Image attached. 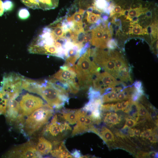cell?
I'll return each instance as SVG.
<instances>
[{
    "mask_svg": "<svg viewBox=\"0 0 158 158\" xmlns=\"http://www.w3.org/2000/svg\"><path fill=\"white\" fill-rule=\"evenodd\" d=\"M86 52L79 59L75 69L80 89H86L92 86L95 76L99 73L101 68L93 60Z\"/></svg>",
    "mask_w": 158,
    "mask_h": 158,
    "instance_id": "2",
    "label": "cell"
},
{
    "mask_svg": "<svg viewBox=\"0 0 158 158\" xmlns=\"http://www.w3.org/2000/svg\"><path fill=\"white\" fill-rule=\"evenodd\" d=\"M97 135L108 145L109 143L115 140V137L112 132L104 126L99 130V133Z\"/></svg>",
    "mask_w": 158,
    "mask_h": 158,
    "instance_id": "19",
    "label": "cell"
},
{
    "mask_svg": "<svg viewBox=\"0 0 158 158\" xmlns=\"http://www.w3.org/2000/svg\"><path fill=\"white\" fill-rule=\"evenodd\" d=\"M76 123L72 130V136L90 132V129L94 124L89 115L82 109H79Z\"/></svg>",
    "mask_w": 158,
    "mask_h": 158,
    "instance_id": "10",
    "label": "cell"
},
{
    "mask_svg": "<svg viewBox=\"0 0 158 158\" xmlns=\"http://www.w3.org/2000/svg\"><path fill=\"white\" fill-rule=\"evenodd\" d=\"M133 85L137 90L143 89L142 82L140 80H136L133 83Z\"/></svg>",
    "mask_w": 158,
    "mask_h": 158,
    "instance_id": "36",
    "label": "cell"
},
{
    "mask_svg": "<svg viewBox=\"0 0 158 158\" xmlns=\"http://www.w3.org/2000/svg\"><path fill=\"white\" fill-rule=\"evenodd\" d=\"M101 114L102 117H103L104 122L108 124H116L120 121V119L117 114L111 112H104Z\"/></svg>",
    "mask_w": 158,
    "mask_h": 158,
    "instance_id": "20",
    "label": "cell"
},
{
    "mask_svg": "<svg viewBox=\"0 0 158 158\" xmlns=\"http://www.w3.org/2000/svg\"><path fill=\"white\" fill-rule=\"evenodd\" d=\"M8 99L0 90V115L5 114Z\"/></svg>",
    "mask_w": 158,
    "mask_h": 158,
    "instance_id": "23",
    "label": "cell"
},
{
    "mask_svg": "<svg viewBox=\"0 0 158 158\" xmlns=\"http://www.w3.org/2000/svg\"><path fill=\"white\" fill-rule=\"evenodd\" d=\"M147 139L151 142L155 143L157 142V138L156 137V135L152 133Z\"/></svg>",
    "mask_w": 158,
    "mask_h": 158,
    "instance_id": "40",
    "label": "cell"
},
{
    "mask_svg": "<svg viewBox=\"0 0 158 158\" xmlns=\"http://www.w3.org/2000/svg\"><path fill=\"white\" fill-rule=\"evenodd\" d=\"M53 144L50 141L43 137H40L35 146L38 152L42 156L50 152L53 148Z\"/></svg>",
    "mask_w": 158,
    "mask_h": 158,
    "instance_id": "16",
    "label": "cell"
},
{
    "mask_svg": "<svg viewBox=\"0 0 158 158\" xmlns=\"http://www.w3.org/2000/svg\"><path fill=\"white\" fill-rule=\"evenodd\" d=\"M107 48L109 49L114 50L118 47L117 42L116 39H111L107 43Z\"/></svg>",
    "mask_w": 158,
    "mask_h": 158,
    "instance_id": "31",
    "label": "cell"
},
{
    "mask_svg": "<svg viewBox=\"0 0 158 158\" xmlns=\"http://www.w3.org/2000/svg\"><path fill=\"white\" fill-rule=\"evenodd\" d=\"M87 95L89 100L94 99L102 97L100 91L95 90L92 86L89 88Z\"/></svg>",
    "mask_w": 158,
    "mask_h": 158,
    "instance_id": "26",
    "label": "cell"
},
{
    "mask_svg": "<svg viewBox=\"0 0 158 158\" xmlns=\"http://www.w3.org/2000/svg\"><path fill=\"white\" fill-rule=\"evenodd\" d=\"M126 100V101H123L121 103L123 109V111H124L126 109L131 101V99H129L127 100Z\"/></svg>",
    "mask_w": 158,
    "mask_h": 158,
    "instance_id": "39",
    "label": "cell"
},
{
    "mask_svg": "<svg viewBox=\"0 0 158 158\" xmlns=\"http://www.w3.org/2000/svg\"><path fill=\"white\" fill-rule=\"evenodd\" d=\"M87 13L86 19L87 22L89 23L93 24L96 23L97 20L100 18V15L99 14H96L87 11Z\"/></svg>",
    "mask_w": 158,
    "mask_h": 158,
    "instance_id": "28",
    "label": "cell"
},
{
    "mask_svg": "<svg viewBox=\"0 0 158 158\" xmlns=\"http://www.w3.org/2000/svg\"><path fill=\"white\" fill-rule=\"evenodd\" d=\"M7 157L11 158H40L42 156L30 142L16 146L8 152Z\"/></svg>",
    "mask_w": 158,
    "mask_h": 158,
    "instance_id": "9",
    "label": "cell"
},
{
    "mask_svg": "<svg viewBox=\"0 0 158 158\" xmlns=\"http://www.w3.org/2000/svg\"><path fill=\"white\" fill-rule=\"evenodd\" d=\"M152 133V131L151 129H148L142 132L140 134V135L143 138H147Z\"/></svg>",
    "mask_w": 158,
    "mask_h": 158,
    "instance_id": "37",
    "label": "cell"
},
{
    "mask_svg": "<svg viewBox=\"0 0 158 158\" xmlns=\"http://www.w3.org/2000/svg\"><path fill=\"white\" fill-rule=\"evenodd\" d=\"M150 47L152 51L156 55L158 54V40L157 39L152 41Z\"/></svg>",
    "mask_w": 158,
    "mask_h": 158,
    "instance_id": "35",
    "label": "cell"
},
{
    "mask_svg": "<svg viewBox=\"0 0 158 158\" xmlns=\"http://www.w3.org/2000/svg\"><path fill=\"white\" fill-rule=\"evenodd\" d=\"M85 13L84 10L80 9L78 11L75 12L70 17L72 21L76 23L83 24L82 19Z\"/></svg>",
    "mask_w": 158,
    "mask_h": 158,
    "instance_id": "25",
    "label": "cell"
},
{
    "mask_svg": "<svg viewBox=\"0 0 158 158\" xmlns=\"http://www.w3.org/2000/svg\"><path fill=\"white\" fill-rule=\"evenodd\" d=\"M79 52L75 55L67 57L66 60L64 65L68 67H75V63L77 60L80 58Z\"/></svg>",
    "mask_w": 158,
    "mask_h": 158,
    "instance_id": "27",
    "label": "cell"
},
{
    "mask_svg": "<svg viewBox=\"0 0 158 158\" xmlns=\"http://www.w3.org/2000/svg\"><path fill=\"white\" fill-rule=\"evenodd\" d=\"M137 115L138 116L145 117L150 119V115L146 108L138 102L137 103Z\"/></svg>",
    "mask_w": 158,
    "mask_h": 158,
    "instance_id": "24",
    "label": "cell"
},
{
    "mask_svg": "<svg viewBox=\"0 0 158 158\" xmlns=\"http://www.w3.org/2000/svg\"><path fill=\"white\" fill-rule=\"evenodd\" d=\"M91 57L93 61L101 68L116 78H118V72L116 68L114 59L109 50L106 51L95 48Z\"/></svg>",
    "mask_w": 158,
    "mask_h": 158,
    "instance_id": "6",
    "label": "cell"
},
{
    "mask_svg": "<svg viewBox=\"0 0 158 158\" xmlns=\"http://www.w3.org/2000/svg\"><path fill=\"white\" fill-rule=\"evenodd\" d=\"M131 66L126 65L122 67L118 71V78L121 81L124 83H133L131 76L132 69Z\"/></svg>",
    "mask_w": 158,
    "mask_h": 158,
    "instance_id": "18",
    "label": "cell"
},
{
    "mask_svg": "<svg viewBox=\"0 0 158 158\" xmlns=\"http://www.w3.org/2000/svg\"><path fill=\"white\" fill-rule=\"evenodd\" d=\"M104 29L100 25H99L96 28L91 30L92 37L91 43L92 45L98 48H100Z\"/></svg>",
    "mask_w": 158,
    "mask_h": 158,
    "instance_id": "17",
    "label": "cell"
},
{
    "mask_svg": "<svg viewBox=\"0 0 158 158\" xmlns=\"http://www.w3.org/2000/svg\"><path fill=\"white\" fill-rule=\"evenodd\" d=\"M130 135H135L138 137L140 134V130L139 129H130Z\"/></svg>",
    "mask_w": 158,
    "mask_h": 158,
    "instance_id": "38",
    "label": "cell"
},
{
    "mask_svg": "<svg viewBox=\"0 0 158 158\" xmlns=\"http://www.w3.org/2000/svg\"><path fill=\"white\" fill-rule=\"evenodd\" d=\"M138 123L137 120L131 118H127L125 124L123 128L122 129H125L126 128H130L135 126Z\"/></svg>",
    "mask_w": 158,
    "mask_h": 158,
    "instance_id": "30",
    "label": "cell"
},
{
    "mask_svg": "<svg viewBox=\"0 0 158 158\" xmlns=\"http://www.w3.org/2000/svg\"><path fill=\"white\" fill-rule=\"evenodd\" d=\"M52 144L54 148L50 153L53 157L58 158L73 157L66 148L64 141H54L52 142Z\"/></svg>",
    "mask_w": 158,
    "mask_h": 158,
    "instance_id": "13",
    "label": "cell"
},
{
    "mask_svg": "<svg viewBox=\"0 0 158 158\" xmlns=\"http://www.w3.org/2000/svg\"><path fill=\"white\" fill-rule=\"evenodd\" d=\"M157 153L154 151H151L149 152V153H147V156L149 158H155L157 157Z\"/></svg>",
    "mask_w": 158,
    "mask_h": 158,
    "instance_id": "42",
    "label": "cell"
},
{
    "mask_svg": "<svg viewBox=\"0 0 158 158\" xmlns=\"http://www.w3.org/2000/svg\"><path fill=\"white\" fill-rule=\"evenodd\" d=\"M28 90L41 96L49 105L57 109L62 108L65 103L69 104L68 93L61 92L55 89L48 80H32L29 84Z\"/></svg>",
    "mask_w": 158,
    "mask_h": 158,
    "instance_id": "1",
    "label": "cell"
},
{
    "mask_svg": "<svg viewBox=\"0 0 158 158\" xmlns=\"http://www.w3.org/2000/svg\"><path fill=\"white\" fill-rule=\"evenodd\" d=\"M76 77V73L68 68L66 70L60 69L51 77L67 83L69 81L75 80Z\"/></svg>",
    "mask_w": 158,
    "mask_h": 158,
    "instance_id": "15",
    "label": "cell"
},
{
    "mask_svg": "<svg viewBox=\"0 0 158 158\" xmlns=\"http://www.w3.org/2000/svg\"><path fill=\"white\" fill-rule=\"evenodd\" d=\"M114 87L111 92L102 96L103 103L117 101V95L118 93L114 89Z\"/></svg>",
    "mask_w": 158,
    "mask_h": 158,
    "instance_id": "21",
    "label": "cell"
},
{
    "mask_svg": "<svg viewBox=\"0 0 158 158\" xmlns=\"http://www.w3.org/2000/svg\"><path fill=\"white\" fill-rule=\"evenodd\" d=\"M22 2L30 8H40L43 10L54 9L58 6L59 0H21Z\"/></svg>",
    "mask_w": 158,
    "mask_h": 158,
    "instance_id": "11",
    "label": "cell"
},
{
    "mask_svg": "<svg viewBox=\"0 0 158 158\" xmlns=\"http://www.w3.org/2000/svg\"><path fill=\"white\" fill-rule=\"evenodd\" d=\"M114 107L116 111L119 110L123 111V109L121 103L118 102L114 104Z\"/></svg>",
    "mask_w": 158,
    "mask_h": 158,
    "instance_id": "43",
    "label": "cell"
},
{
    "mask_svg": "<svg viewBox=\"0 0 158 158\" xmlns=\"http://www.w3.org/2000/svg\"><path fill=\"white\" fill-rule=\"evenodd\" d=\"M44 103L43 100L40 97L27 93L23 96L20 102V109L18 116L22 118L28 116L42 107Z\"/></svg>",
    "mask_w": 158,
    "mask_h": 158,
    "instance_id": "7",
    "label": "cell"
},
{
    "mask_svg": "<svg viewBox=\"0 0 158 158\" xmlns=\"http://www.w3.org/2000/svg\"><path fill=\"white\" fill-rule=\"evenodd\" d=\"M20 104L15 99L8 100L5 115L7 121L11 123L17 119L19 114Z\"/></svg>",
    "mask_w": 158,
    "mask_h": 158,
    "instance_id": "12",
    "label": "cell"
},
{
    "mask_svg": "<svg viewBox=\"0 0 158 158\" xmlns=\"http://www.w3.org/2000/svg\"><path fill=\"white\" fill-rule=\"evenodd\" d=\"M4 11L3 2L1 0H0V16L3 15Z\"/></svg>",
    "mask_w": 158,
    "mask_h": 158,
    "instance_id": "44",
    "label": "cell"
},
{
    "mask_svg": "<svg viewBox=\"0 0 158 158\" xmlns=\"http://www.w3.org/2000/svg\"><path fill=\"white\" fill-rule=\"evenodd\" d=\"M24 77L15 72L6 74L3 77L0 90L7 95L9 99H16L22 92Z\"/></svg>",
    "mask_w": 158,
    "mask_h": 158,
    "instance_id": "5",
    "label": "cell"
},
{
    "mask_svg": "<svg viewBox=\"0 0 158 158\" xmlns=\"http://www.w3.org/2000/svg\"><path fill=\"white\" fill-rule=\"evenodd\" d=\"M18 16L22 19H25L30 16V14L28 10L26 8L20 9L18 12Z\"/></svg>",
    "mask_w": 158,
    "mask_h": 158,
    "instance_id": "29",
    "label": "cell"
},
{
    "mask_svg": "<svg viewBox=\"0 0 158 158\" xmlns=\"http://www.w3.org/2000/svg\"><path fill=\"white\" fill-rule=\"evenodd\" d=\"M91 42H86L81 49L79 52V56L81 57L87 51V50L90 48V46Z\"/></svg>",
    "mask_w": 158,
    "mask_h": 158,
    "instance_id": "33",
    "label": "cell"
},
{
    "mask_svg": "<svg viewBox=\"0 0 158 158\" xmlns=\"http://www.w3.org/2000/svg\"><path fill=\"white\" fill-rule=\"evenodd\" d=\"M71 130L69 124L56 114L46 126L43 133L53 142L62 140Z\"/></svg>",
    "mask_w": 158,
    "mask_h": 158,
    "instance_id": "4",
    "label": "cell"
},
{
    "mask_svg": "<svg viewBox=\"0 0 158 158\" xmlns=\"http://www.w3.org/2000/svg\"><path fill=\"white\" fill-rule=\"evenodd\" d=\"M54 108L48 104H44L29 115L25 120L23 131L30 136L48 123L53 115Z\"/></svg>",
    "mask_w": 158,
    "mask_h": 158,
    "instance_id": "3",
    "label": "cell"
},
{
    "mask_svg": "<svg viewBox=\"0 0 158 158\" xmlns=\"http://www.w3.org/2000/svg\"><path fill=\"white\" fill-rule=\"evenodd\" d=\"M4 7L5 11H11L14 6L13 2L10 0H5L3 2Z\"/></svg>",
    "mask_w": 158,
    "mask_h": 158,
    "instance_id": "32",
    "label": "cell"
},
{
    "mask_svg": "<svg viewBox=\"0 0 158 158\" xmlns=\"http://www.w3.org/2000/svg\"><path fill=\"white\" fill-rule=\"evenodd\" d=\"M129 99L123 90L118 93L117 95V101H121Z\"/></svg>",
    "mask_w": 158,
    "mask_h": 158,
    "instance_id": "34",
    "label": "cell"
},
{
    "mask_svg": "<svg viewBox=\"0 0 158 158\" xmlns=\"http://www.w3.org/2000/svg\"><path fill=\"white\" fill-rule=\"evenodd\" d=\"M130 28L128 33L136 35H143L147 34L146 28H143L139 24L137 23L130 25Z\"/></svg>",
    "mask_w": 158,
    "mask_h": 158,
    "instance_id": "22",
    "label": "cell"
},
{
    "mask_svg": "<svg viewBox=\"0 0 158 158\" xmlns=\"http://www.w3.org/2000/svg\"><path fill=\"white\" fill-rule=\"evenodd\" d=\"M79 109H64L58 114L61 118L69 124L73 125L76 123Z\"/></svg>",
    "mask_w": 158,
    "mask_h": 158,
    "instance_id": "14",
    "label": "cell"
},
{
    "mask_svg": "<svg viewBox=\"0 0 158 158\" xmlns=\"http://www.w3.org/2000/svg\"><path fill=\"white\" fill-rule=\"evenodd\" d=\"M71 154L73 157L75 158H80L82 156L80 151L76 149L73 150Z\"/></svg>",
    "mask_w": 158,
    "mask_h": 158,
    "instance_id": "41",
    "label": "cell"
},
{
    "mask_svg": "<svg viewBox=\"0 0 158 158\" xmlns=\"http://www.w3.org/2000/svg\"><path fill=\"white\" fill-rule=\"evenodd\" d=\"M123 83L117 80L112 75L105 71L101 73H99L95 75L92 85L94 89L100 91L102 95L106 88L115 87Z\"/></svg>",
    "mask_w": 158,
    "mask_h": 158,
    "instance_id": "8",
    "label": "cell"
}]
</instances>
